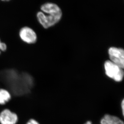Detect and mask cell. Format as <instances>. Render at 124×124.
Here are the masks:
<instances>
[{
    "label": "cell",
    "instance_id": "obj_1",
    "mask_svg": "<svg viewBox=\"0 0 124 124\" xmlns=\"http://www.w3.org/2000/svg\"><path fill=\"white\" fill-rule=\"evenodd\" d=\"M42 11L38 12L37 14L38 20L45 29L57 24L62 17V11L57 5L55 4L47 2L44 4L41 7Z\"/></svg>",
    "mask_w": 124,
    "mask_h": 124
},
{
    "label": "cell",
    "instance_id": "obj_2",
    "mask_svg": "<svg viewBox=\"0 0 124 124\" xmlns=\"http://www.w3.org/2000/svg\"><path fill=\"white\" fill-rule=\"evenodd\" d=\"M104 67L106 75L108 77L116 82L122 81L124 75L123 69L110 60L104 62Z\"/></svg>",
    "mask_w": 124,
    "mask_h": 124
},
{
    "label": "cell",
    "instance_id": "obj_3",
    "mask_svg": "<svg viewBox=\"0 0 124 124\" xmlns=\"http://www.w3.org/2000/svg\"><path fill=\"white\" fill-rule=\"evenodd\" d=\"M110 61L123 69L124 67V51L123 48L111 47L108 50Z\"/></svg>",
    "mask_w": 124,
    "mask_h": 124
},
{
    "label": "cell",
    "instance_id": "obj_4",
    "mask_svg": "<svg viewBox=\"0 0 124 124\" xmlns=\"http://www.w3.org/2000/svg\"><path fill=\"white\" fill-rule=\"evenodd\" d=\"M19 36L24 43L32 44L35 43L38 40L36 33L32 29L28 27H24L20 29Z\"/></svg>",
    "mask_w": 124,
    "mask_h": 124
},
{
    "label": "cell",
    "instance_id": "obj_5",
    "mask_svg": "<svg viewBox=\"0 0 124 124\" xmlns=\"http://www.w3.org/2000/svg\"><path fill=\"white\" fill-rule=\"evenodd\" d=\"M19 121L17 114L8 108H4L0 112V124H16Z\"/></svg>",
    "mask_w": 124,
    "mask_h": 124
},
{
    "label": "cell",
    "instance_id": "obj_6",
    "mask_svg": "<svg viewBox=\"0 0 124 124\" xmlns=\"http://www.w3.org/2000/svg\"><path fill=\"white\" fill-rule=\"evenodd\" d=\"M12 98V95L9 90L6 88H0V106L7 104Z\"/></svg>",
    "mask_w": 124,
    "mask_h": 124
},
{
    "label": "cell",
    "instance_id": "obj_7",
    "mask_svg": "<svg viewBox=\"0 0 124 124\" xmlns=\"http://www.w3.org/2000/svg\"><path fill=\"white\" fill-rule=\"evenodd\" d=\"M101 124H124L123 121L116 116L106 115L101 120Z\"/></svg>",
    "mask_w": 124,
    "mask_h": 124
},
{
    "label": "cell",
    "instance_id": "obj_8",
    "mask_svg": "<svg viewBox=\"0 0 124 124\" xmlns=\"http://www.w3.org/2000/svg\"><path fill=\"white\" fill-rule=\"evenodd\" d=\"M8 49V46L5 42H2L0 39V56L2 53L6 52Z\"/></svg>",
    "mask_w": 124,
    "mask_h": 124
},
{
    "label": "cell",
    "instance_id": "obj_9",
    "mask_svg": "<svg viewBox=\"0 0 124 124\" xmlns=\"http://www.w3.org/2000/svg\"><path fill=\"white\" fill-rule=\"evenodd\" d=\"M26 124H39V123L34 119H30L27 121Z\"/></svg>",
    "mask_w": 124,
    "mask_h": 124
},
{
    "label": "cell",
    "instance_id": "obj_10",
    "mask_svg": "<svg viewBox=\"0 0 124 124\" xmlns=\"http://www.w3.org/2000/svg\"><path fill=\"white\" fill-rule=\"evenodd\" d=\"M121 107L122 108V112H123V115H124V99H123L121 103Z\"/></svg>",
    "mask_w": 124,
    "mask_h": 124
},
{
    "label": "cell",
    "instance_id": "obj_11",
    "mask_svg": "<svg viewBox=\"0 0 124 124\" xmlns=\"http://www.w3.org/2000/svg\"><path fill=\"white\" fill-rule=\"evenodd\" d=\"M84 124H92V122L90 121H88L86 123H85Z\"/></svg>",
    "mask_w": 124,
    "mask_h": 124
},
{
    "label": "cell",
    "instance_id": "obj_12",
    "mask_svg": "<svg viewBox=\"0 0 124 124\" xmlns=\"http://www.w3.org/2000/svg\"><path fill=\"white\" fill-rule=\"evenodd\" d=\"M1 0L3 1H8L10 0Z\"/></svg>",
    "mask_w": 124,
    "mask_h": 124
},
{
    "label": "cell",
    "instance_id": "obj_13",
    "mask_svg": "<svg viewBox=\"0 0 124 124\" xmlns=\"http://www.w3.org/2000/svg\"></svg>",
    "mask_w": 124,
    "mask_h": 124
}]
</instances>
